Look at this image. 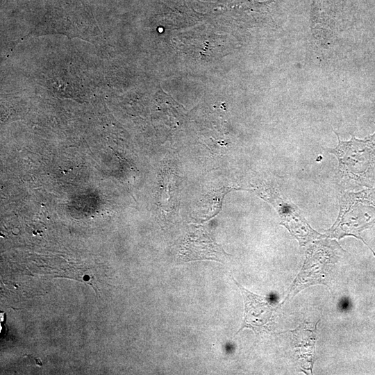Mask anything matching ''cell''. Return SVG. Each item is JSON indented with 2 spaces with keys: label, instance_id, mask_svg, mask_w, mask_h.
Segmentation results:
<instances>
[{
  "label": "cell",
  "instance_id": "cell-2",
  "mask_svg": "<svg viewBox=\"0 0 375 375\" xmlns=\"http://www.w3.org/2000/svg\"><path fill=\"white\" fill-rule=\"evenodd\" d=\"M233 280L239 288L244 303V318L236 334L245 328L252 329L256 335L263 332L270 333L277 309L273 305V299L252 293L240 285L233 278Z\"/></svg>",
  "mask_w": 375,
  "mask_h": 375
},
{
  "label": "cell",
  "instance_id": "cell-1",
  "mask_svg": "<svg viewBox=\"0 0 375 375\" xmlns=\"http://www.w3.org/2000/svg\"><path fill=\"white\" fill-rule=\"evenodd\" d=\"M326 151L334 154L338 160V175L344 178L359 180L375 161V133L364 140L352 137L349 141H342Z\"/></svg>",
  "mask_w": 375,
  "mask_h": 375
},
{
  "label": "cell",
  "instance_id": "cell-3",
  "mask_svg": "<svg viewBox=\"0 0 375 375\" xmlns=\"http://www.w3.org/2000/svg\"><path fill=\"white\" fill-rule=\"evenodd\" d=\"M255 192L276 208L282 219V224L288 227L301 244L320 235L309 226L294 204L285 201L272 189H258Z\"/></svg>",
  "mask_w": 375,
  "mask_h": 375
},
{
  "label": "cell",
  "instance_id": "cell-4",
  "mask_svg": "<svg viewBox=\"0 0 375 375\" xmlns=\"http://www.w3.org/2000/svg\"><path fill=\"white\" fill-rule=\"evenodd\" d=\"M349 306H350V302L349 299L344 297L342 298L339 302L338 308L340 310L342 311L348 310L349 308Z\"/></svg>",
  "mask_w": 375,
  "mask_h": 375
}]
</instances>
